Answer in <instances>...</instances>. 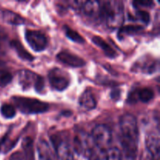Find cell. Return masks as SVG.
Here are the masks:
<instances>
[{
  "label": "cell",
  "instance_id": "obj_1",
  "mask_svg": "<svg viewBox=\"0 0 160 160\" xmlns=\"http://www.w3.org/2000/svg\"><path fill=\"white\" fill-rule=\"evenodd\" d=\"M120 141L123 154L136 156L138 145V126L133 115L126 113L120 119Z\"/></svg>",
  "mask_w": 160,
  "mask_h": 160
},
{
  "label": "cell",
  "instance_id": "obj_2",
  "mask_svg": "<svg viewBox=\"0 0 160 160\" xmlns=\"http://www.w3.org/2000/svg\"><path fill=\"white\" fill-rule=\"evenodd\" d=\"M102 20L110 29L121 28L123 23V6L120 1L102 2Z\"/></svg>",
  "mask_w": 160,
  "mask_h": 160
},
{
  "label": "cell",
  "instance_id": "obj_3",
  "mask_svg": "<svg viewBox=\"0 0 160 160\" xmlns=\"http://www.w3.org/2000/svg\"><path fill=\"white\" fill-rule=\"evenodd\" d=\"M14 104L23 113L38 114L45 112L49 109L48 103L36 98L15 96L12 98Z\"/></svg>",
  "mask_w": 160,
  "mask_h": 160
},
{
  "label": "cell",
  "instance_id": "obj_4",
  "mask_svg": "<svg viewBox=\"0 0 160 160\" xmlns=\"http://www.w3.org/2000/svg\"><path fill=\"white\" fill-rule=\"evenodd\" d=\"M18 81L23 90L33 87L38 92H42L45 88L43 78L28 70H20L18 72Z\"/></svg>",
  "mask_w": 160,
  "mask_h": 160
},
{
  "label": "cell",
  "instance_id": "obj_5",
  "mask_svg": "<svg viewBox=\"0 0 160 160\" xmlns=\"http://www.w3.org/2000/svg\"><path fill=\"white\" fill-rule=\"evenodd\" d=\"M91 139L95 147L106 152L110 148L112 133L107 126L98 124L92 130Z\"/></svg>",
  "mask_w": 160,
  "mask_h": 160
},
{
  "label": "cell",
  "instance_id": "obj_6",
  "mask_svg": "<svg viewBox=\"0 0 160 160\" xmlns=\"http://www.w3.org/2000/svg\"><path fill=\"white\" fill-rule=\"evenodd\" d=\"M48 81L52 88L56 91H63L70 84V78L59 68H53L48 73Z\"/></svg>",
  "mask_w": 160,
  "mask_h": 160
},
{
  "label": "cell",
  "instance_id": "obj_7",
  "mask_svg": "<svg viewBox=\"0 0 160 160\" xmlns=\"http://www.w3.org/2000/svg\"><path fill=\"white\" fill-rule=\"evenodd\" d=\"M51 140L56 150L57 160H73V149L67 140L56 136L51 138Z\"/></svg>",
  "mask_w": 160,
  "mask_h": 160
},
{
  "label": "cell",
  "instance_id": "obj_8",
  "mask_svg": "<svg viewBox=\"0 0 160 160\" xmlns=\"http://www.w3.org/2000/svg\"><path fill=\"white\" fill-rule=\"evenodd\" d=\"M25 38L30 46L34 51H42L46 48L47 45H48L46 36L42 31L27 30L25 32Z\"/></svg>",
  "mask_w": 160,
  "mask_h": 160
},
{
  "label": "cell",
  "instance_id": "obj_9",
  "mask_svg": "<svg viewBox=\"0 0 160 160\" xmlns=\"http://www.w3.org/2000/svg\"><path fill=\"white\" fill-rule=\"evenodd\" d=\"M81 9L84 12V15L94 20H102V2L87 1L83 2Z\"/></svg>",
  "mask_w": 160,
  "mask_h": 160
},
{
  "label": "cell",
  "instance_id": "obj_10",
  "mask_svg": "<svg viewBox=\"0 0 160 160\" xmlns=\"http://www.w3.org/2000/svg\"><path fill=\"white\" fill-rule=\"evenodd\" d=\"M145 145L152 160L160 159V142L159 135L156 134H148L145 138Z\"/></svg>",
  "mask_w": 160,
  "mask_h": 160
},
{
  "label": "cell",
  "instance_id": "obj_11",
  "mask_svg": "<svg viewBox=\"0 0 160 160\" xmlns=\"http://www.w3.org/2000/svg\"><path fill=\"white\" fill-rule=\"evenodd\" d=\"M56 58L63 64L71 67H81L86 64V62L82 58L67 51L59 52L56 56Z\"/></svg>",
  "mask_w": 160,
  "mask_h": 160
},
{
  "label": "cell",
  "instance_id": "obj_12",
  "mask_svg": "<svg viewBox=\"0 0 160 160\" xmlns=\"http://www.w3.org/2000/svg\"><path fill=\"white\" fill-rule=\"evenodd\" d=\"M79 104L80 106L85 110H91L95 109L97 102L93 93L90 90H86L80 97Z\"/></svg>",
  "mask_w": 160,
  "mask_h": 160
},
{
  "label": "cell",
  "instance_id": "obj_13",
  "mask_svg": "<svg viewBox=\"0 0 160 160\" xmlns=\"http://www.w3.org/2000/svg\"><path fill=\"white\" fill-rule=\"evenodd\" d=\"M135 96L137 97L139 101L142 102H148L154 97V92L152 91V89L149 88L138 89V90L134 91V93H131L129 100L134 98Z\"/></svg>",
  "mask_w": 160,
  "mask_h": 160
},
{
  "label": "cell",
  "instance_id": "obj_14",
  "mask_svg": "<svg viewBox=\"0 0 160 160\" xmlns=\"http://www.w3.org/2000/svg\"><path fill=\"white\" fill-rule=\"evenodd\" d=\"M10 46L12 47V49L16 52L17 56L20 59L26 61H32L34 60V56L27 51L26 48L22 45V44L19 42L18 40H12L10 42Z\"/></svg>",
  "mask_w": 160,
  "mask_h": 160
},
{
  "label": "cell",
  "instance_id": "obj_15",
  "mask_svg": "<svg viewBox=\"0 0 160 160\" xmlns=\"http://www.w3.org/2000/svg\"><path fill=\"white\" fill-rule=\"evenodd\" d=\"M92 42L95 44V45H97L98 47H99L103 51V52L105 53L106 56H107L108 57L110 58H114L117 56V52H115V50L104 40V39L102 38L99 36H94L92 38Z\"/></svg>",
  "mask_w": 160,
  "mask_h": 160
},
{
  "label": "cell",
  "instance_id": "obj_16",
  "mask_svg": "<svg viewBox=\"0 0 160 160\" xmlns=\"http://www.w3.org/2000/svg\"><path fill=\"white\" fill-rule=\"evenodd\" d=\"M2 18L4 21H6V23H10V24L13 25H19L22 24L25 22V20L23 17H22L21 16L19 15L17 12H14L10 10H5L2 11Z\"/></svg>",
  "mask_w": 160,
  "mask_h": 160
},
{
  "label": "cell",
  "instance_id": "obj_17",
  "mask_svg": "<svg viewBox=\"0 0 160 160\" xmlns=\"http://www.w3.org/2000/svg\"><path fill=\"white\" fill-rule=\"evenodd\" d=\"M157 62H155V60L151 61L148 59H147L146 60L142 59L140 62H138L136 63L135 70L136 71L139 70V71L145 73H152L156 71L157 69Z\"/></svg>",
  "mask_w": 160,
  "mask_h": 160
},
{
  "label": "cell",
  "instance_id": "obj_18",
  "mask_svg": "<svg viewBox=\"0 0 160 160\" xmlns=\"http://www.w3.org/2000/svg\"><path fill=\"white\" fill-rule=\"evenodd\" d=\"M38 160H53L50 152L48 144L44 141H41L38 145Z\"/></svg>",
  "mask_w": 160,
  "mask_h": 160
},
{
  "label": "cell",
  "instance_id": "obj_19",
  "mask_svg": "<svg viewBox=\"0 0 160 160\" xmlns=\"http://www.w3.org/2000/svg\"><path fill=\"white\" fill-rule=\"evenodd\" d=\"M143 31V28L138 25H128V26L121 27L118 33V37L121 38L122 37L128 34H135L141 33Z\"/></svg>",
  "mask_w": 160,
  "mask_h": 160
},
{
  "label": "cell",
  "instance_id": "obj_20",
  "mask_svg": "<svg viewBox=\"0 0 160 160\" xmlns=\"http://www.w3.org/2000/svg\"><path fill=\"white\" fill-rule=\"evenodd\" d=\"M88 156L89 160H106V152L93 145Z\"/></svg>",
  "mask_w": 160,
  "mask_h": 160
},
{
  "label": "cell",
  "instance_id": "obj_21",
  "mask_svg": "<svg viewBox=\"0 0 160 160\" xmlns=\"http://www.w3.org/2000/svg\"><path fill=\"white\" fill-rule=\"evenodd\" d=\"M64 30H65L66 35L68 37V38H70V40H72L73 42H77V43L79 44H82L85 42L84 38H83L79 33H78L76 31L72 29V28H69L68 26L64 27Z\"/></svg>",
  "mask_w": 160,
  "mask_h": 160
},
{
  "label": "cell",
  "instance_id": "obj_22",
  "mask_svg": "<svg viewBox=\"0 0 160 160\" xmlns=\"http://www.w3.org/2000/svg\"><path fill=\"white\" fill-rule=\"evenodd\" d=\"M1 113L3 117L6 119H11L16 116V109L13 106L8 103H5L1 106Z\"/></svg>",
  "mask_w": 160,
  "mask_h": 160
},
{
  "label": "cell",
  "instance_id": "obj_23",
  "mask_svg": "<svg viewBox=\"0 0 160 160\" xmlns=\"http://www.w3.org/2000/svg\"><path fill=\"white\" fill-rule=\"evenodd\" d=\"M106 160H122V153L116 147L109 148L106 151Z\"/></svg>",
  "mask_w": 160,
  "mask_h": 160
},
{
  "label": "cell",
  "instance_id": "obj_24",
  "mask_svg": "<svg viewBox=\"0 0 160 160\" xmlns=\"http://www.w3.org/2000/svg\"><path fill=\"white\" fill-rule=\"evenodd\" d=\"M12 79V74L4 70H0V86H6L11 82Z\"/></svg>",
  "mask_w": 160,
  "mask_h": 160
},
{
  "label": "cell",
  "instance_id": "obj_25",
  "mask_svg": "<svg viewBox=\"0 0 160 160\" xmlns=\"http://www.w3.org/2000/svg\"><path fill=\"white\" fill-rule=\"evenodd\" d=\"M137 18L147 24L150 21V15L148 12L145 10H138L137 12Z\"/></svg>",
  "mask_w": 160,
  "mask_h": 160
},
{
  "label": "cell",
  "instance_id": "obj_26",
  "mask_svg": "<svg viewBox=\"0 0 160 160\" xmlns=\"http://www.w3.org/2000/svg\"><path fill=\"white\" fill-rule=\"evenodd\" d=\"M133 4L134 5V7H151L153 5V2L152 1H137L134 2Z\"/></svg>",
  "mask_w": 160,
  "mask_h": 160
},
{
  "label": "cell",
  "instance_id": "obj_27",
  "mask_svg": "<svg viewBox=\"0 0 160 160\" xmlns=\"http://www.w3.org/2000/svg\"><path fill=\"white\" fill-rule=\"evenodd\" d=\"M10 160H28V159H27V158L25 157L24 155L22 154V153L17 152L11 156Z\"/></svg>",
  "mask_w": 160,
  "mask_h": 160
},
{
  "label": "cell",
  "instance_id": "obj_28",
  "mask_svg": "<svg viewBox=\"0 0 160 160\" xmlns=\"http://www.w3.org/2000/svg\"><path fill=\"white\" fill-rule=\"evenodd\" d=\"M122 160H136V156L123 154L122 155Z\"/></svg>",
  "mask_w": 160,
  "mask_h": 160
},
{
  "label": "cell",
  "instance_id": "obj_29",
  "mask_svg": "<svg viewBox=\"0 0 160 160\" xmlns=\"http://www.w3.org/2000/svg\"><path fill=\"white\" fill-rule=\"evenodd\" d=\"M6 139H7V136H5V137H3V138L2 139L1 141H0V152H1L2 150V145H4L5 142H6Z\"/></svg>",
  "mask_w": 160,
  "mask_h": 160
}]
</instances>
